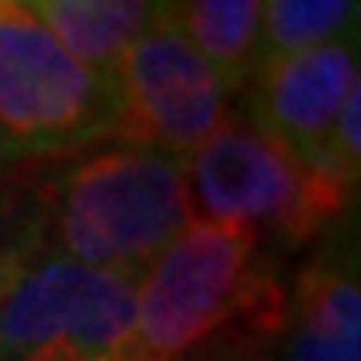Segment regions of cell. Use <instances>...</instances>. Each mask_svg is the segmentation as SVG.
<instances>
[{"label":"cell","instance_id":"9","mask_svg":"<svg viewBox=\"0 0 361 361\" xmlns=\"http://www.w3.org/2000/svg\"><path fill=\"white\" fill-rule=\"evenodd\" d=\"M25 13L68 56L109 80L145 32L173 20L177 0H28Z\"/></svg>","mask_w":361,"mask_h":361},{"label":"cell","instance_id":"2","mask_svg":"<svg viewBox=\"0 0 361 361\" xmlns=\"http://www.w3.org/2000/svg\"><path fill=\"white\" fill-rule=\"evenodd\" d=\"M193 217L185 161L137 145L80 157L44 189V237L52 253L133 281Z\"/></svg>","mask_w":361,"mask_h":361},{"label":"cell","instance_id":"5","mask_svg":"<svg viewBox=\"0 0 361 361\" xmlns=\"http://www.w3.org/2000/svg\"><path fill=\"white\" fill-rule=\"evenodd\" d=\"M113 137L109 80L0 0V161L65 157Z\"/></svg>","mask_w":361,"mask_h":361},{"label":"cell","instance_id":"8","mask_svg":"<svg viewBox=\"0 0 361 361\" xmlns=\"http://www.w3.org/2000/svg\"><path fill=\"white\" fill-rule=\"evenodd\" d=\"M249 361H361V281L353 241H329L293 289Z\"/></svg>","mask_w":361,"mask_h":361},{"label":"cell","instance_id":"6","mask_svg":"<svg viewBox=\"0 0 361 361\" xmlns=\"http://www.w3.org/2000/svg\"><path fill=\"white\" fill-rule=\"evenodd\" d=\"M113 137L185 161L233 116V92L177 20L133 44L109 77Z\"/></svg>","mask_w":361,"mask_h":361},{"label":"cell","instance_id":"10","mask_svg":"<svg viewBox=\"0 0 361 361\" xmlns=\"http://www.w3.org/2000/svg\"><path fill=\"white\" fill-rule=\"evenodd\" d=\"M173 20L193 49L217 68L229 92L249 89L261 61V0H177Z\"/></svg>","mask_w":361,"mask_h":361},{"label":"cell","instance_id":"3","mask_svg":"<svg viewBox=\"0 0 361 361\" xmlns=\"http://www.w3.org/2000/svg\"><path fill=\"white\" fill-rule=\"evenodd\" d=\"M185 177L197 217L245 233L261 249L305 245L353 201V189L305 165L249 116H229L185 157Z\"/></svg>","mask_w":361,"mask_h":361},{"label":"cell","instance_id":"4","mask_svg":"<svg viewBox=\"0 0 361 361\" xmlns=\"http://www.w3.org/2000/svg\"><path fill=\"white\" fill-rule=\"evenodd\" d=\"M137 281L32 245L0 285V361H125Z\"/></svg>","mask_w":361,"mask_h":361},{"label":"cell","instance_id":"11","mask_svg":"<svg viewBox=\"0 0 361 361\" xmlns=\"http://www.w3.org/2000/svg\"><path fill=\"white\" fill-rule=\"evenodd\" d=\"M357 37V0H261V52L293 56Z\"/></svg>","mask_w":361,"mask_h":361},{"label":"cell","instance_id":"7","mask_svg":"<svg viewBox=\"0 0 361 361\" xmlns=\"http://www.w3.org/2000/svg\"><path fill=\"white\" fill-rule=\"evenodd\" d=\"M249 121L281 141L305 165L334 173V133L349 104L361 97L357 37L334 40L322 49L269 56L261 61L257 77L249 80ZM345 185V180H341ZM349 189V185H345Z\"/></svg>","mask_w":361,"mask_h":361},{"label":"cell","instance_id":"12","mask_svg":"<svg viewBox=\"0 0 361 361\" xmlns=\"http://www.w3.org/2000/svg\"><path fill=\"white\" fill-rule=\"evenodd\" d=\"M37 245V237H16V233H4V225H0V285H4V277L13 273V265L20 257H25L28 249Z\"/></svg>","mask_w":361,"mask_h":361},{"label":"cell","instance_id":"13","mask_svg":"<svg viewBox=\"0 0 361 361\" xmlns=\"http://www.w3.org/2000/svg\"><path fill=\"white\" fill-rule=\"evenodd\" d=\"M8 4H20V8H25V4H28V0H8Z\"/></svg>","mask_w":361,"mask_h":361},{"label":"cell","instance_id":"1","mask_svg":"<svg viewBox=\"0 0 361 361\" xmlns=\"http://www.w3.org/2000/svg\"><path fill=\"white\" fill-rule=\"evenodd\" d=\"M273 253L253 237L193 217L137 277V322L125 361H177L221 334H261L281 310Z\"/></svg>","mask_w":361,"mask_h":361}]
</instances>
